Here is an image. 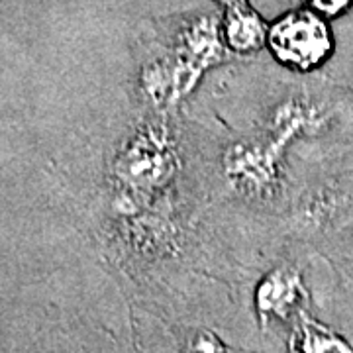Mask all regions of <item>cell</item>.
Instances as JSON below:
<instances>
[{"label":"cell","mask_w":353,"mask_h":353,"mask_svg":"<svg viewBox=\"0 0 353 353\" xmlns=\"http://www.w3.org/2000/svg\"><path fill=\"white\" fill-rule=\"evenodd\" d=\"M287 350L289 353H353V343L304 308L289 324Z\"/></svg>","instance_id":"5"},{"label":"cell","mask_w":353,"mask_h":353,"mask_svg":"<svg viewBox=\"0 0 353 353\" xmlns=\"http://www.w3.org/2000/svg\"><path fill=\"white\" fill-rule=\"evenodd\" d=\"M326 73H328L334 81H338L341 87L347 90L350 99L353 102V53H350L343 61H338V63H332L326 67Z\"/></svg>","instance_id":"8"},{"label":"cell","mask_w":353,"mask_h":353,"mask_svg":"<svg viewBox=\"0 0 353 353\" xmlns=\"http://www.w3.org/2000/svg\"><path fill=\"white\" fill-rule=\"evenodd\" d=\"M46 353H104L97 347H90L88 343H83V341H71L63 338L59 340L55 345H51L50 350Z\"/></svg>","instance_id":"10"},{"label":"cell","mask_w":353,"mask_h":353,"mask_svg":"<svg viewBox=\"0 0 353 353\" xmlns=\"http://www.w3.org/2000/svg\"><path fill=\"white\" fill-rule=\"evenodd\" d=\"M267 50L281 69L312 75L338 55V39L328 18L312 8H296L269 26Z\"/></svg>","instance_id":"2"},{"label":"cell","mask_w":353,"mask_h":353,"mask_svg":"<svg viewBox=\"0 0 353 353\" xmlns=\"http://www.w3.org/2000/svg\"><path fill=\"white\" fill-rule=\"evenodd\" d=\"M222 2H226V6H228V4H232V2H238V0H222Z\"/></svg>","instance_id":"11"},{"label":"cell","mask_w":353,"mask_h":353,"mask_svg":"<svg viewBox=\"0 0 353 353\" xmlns=\"http://www.w3.org/2000/svg\"><path fill=\"white\" fill-rule=\"evenodd\" d=\"M222 39L230 53L234 55H257L267 48L269 26L255 12L248 0H238L226 6L224 18L220 22Z\"/></svg>","instance_id":"4"},{"label":"cell","mask_w":353,"mask_h":353,"mask_svg":"<svg viewBox=\"0 0 353 353\" xmlns=\"http://www.w3.org/2000/svg\"><path fill=\"white\" fill-rule=\"evenodd\" d=\"M171 336L179 353H236L216 330L192 324H173Z\"/></svg>","instance_id":"6"},{"label":"cell","mask_w":353,"mask_h":353,"mask_svg":"<svg viewBox=\"0 0 353 353\" xmlns=\"http://www.w3.org/2000/svg\"><path fill=\"white\" fill-rule=\"evenodd\" d=\"M220 22L192 14L155 26L138 41L134 67V106L153 114H181L183 102L206 73L226 63Z\"/></svg>","instance_id":"1"},{"label":"cell","mask_w":353,"mask_h":353,"mask_svg":"<svg viewBox=\"0 0 353 353\" xmlns=\"http://www.w3.org/2000/svg\"><path fill=\"white\" fill-rule=\"evenodd\" d=\"M308 8L326 18H340L353 8V0H306Z\"/></svg>","instance_id":"9"},{"label":"cell","mask_w":353,"mask_h":353,"mask_svg":"<svg viewBox=\"0 0 353 353\" xmlns=\"http://www.w3.org/2000/svg\"><path fill=\"white\" fill-rule=\"evenodd\" d=\"M322 253L330 263H334L341 273L353 279V226L343 230L334 240H330L324 248L316 250Z\"/></svg>","instance_id":"7"},{"label":"cell","mask_w":353,"mask_h":353,"mask_svg":"<svg viewBox=\"0 0 353 353\" xmlns=\"http://www.w3.org/2000/svg\"><path fill=\"white\" fill-rule=\"evenodd\" d=\"M290 248L283 245V255L271 263L255 281L252 292V308L261 328L285 324L310 306V292L306 285L303 265L290 255Z\"/></svg>","instance_id":"3"}]
</instances>
